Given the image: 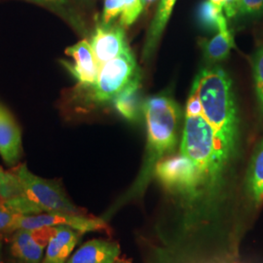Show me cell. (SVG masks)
Listing matches in <instances>:
<instances>
[{"label": "cell", "mask_w": 263, "mask_h": 263, "mask_svg": "<svg viewBox=\"0 0 263 263\" xmlns=\"http://www.w3.org/2000/svg\"><path fill=\"white\" fill-rule=\"evenodd\" d=\"M202 104L203 116L217 140L234 158L239 139V118L232 81L220 67H207L199 72L192 89Z\"/></svg>", "instance_id": "6da1fadb"}, {"label": "cell", "mask_w": 263, "mask_h": 263, "mask_svg": "<svg viewBox=\"0 0 263 263\" xmlns=\"http://www.w3.org/2000/svg\"><path fill=\"white\" fill-rule=\"evenodd\" d=\"M147 127V145L140 176L129 196L140 194L146 186L158 162L173 153L179 142L181 109L168 95L153 96L142 104Z\"/></svg>", "instance_id": "7a4b0ae2"}, {"label": "cell", "mask_w": 263, "mask_h": 263, "mask_svg": "<svg viewBox=\"0 0 263 263\" xmlns=\"http://www.w3.org/2000/svg\"><path fill=\"white\" fill-rule=\"evenodd\" d=\"M180 149V153L197 169L202 198L214 196L233 158L217 140L212 126L203 115L185 116Z\"/></svg>", "instance_id": "3957f363"}, {"label": "cell", "mask_w": 263, "mask_h": 263, "mask_svg": "<svg viewBox=\"0 0 263 263\" xmlns=\"http://www.w3.org/2000/svg\"><path fill=\"white\" fill-rule=\"evenodd\" d=\"M154 174L165 187L187 203H196L202 199L199 173L183 154L163 158L156 165Z\"/></svg>", "instance_id": "277c9868"}, {"label": "cell", "mask_w": 263, "mask_h": 263, "mask_svg": "<svg viewBox=\"0 0 263 263\" xmlns=\"http://www.w3.org/2000/svg\"><path fill=\"white\" fill-rule=\"evenodd\" d=\"M24 194L42 213L64 212L79 214V210L66 196V192L53 180L42 179L31 173L26 164L16 170Z\"/></svg>", "instance_id": "5b68a950"}, {"label": "cell", "mask_w": 263, "mask_h": 263, "mask_svg": "<svg viewBox=\"0 0 263 263\" xmlns=\"http://www.w3.org/2000/svg\"><path fill=\"white\" fill-rule=\"evenodd\" d=\"M139 78H141V73L129 49L100 67L97 82L93 87V100L98 103L113 101L127 86Z\"/></svg>", "instance_id": "8992f818"}, {"label": "cell", "mask_w": 263, "mask_h": 263, "mask_svg": "<svg viewBox=\"0 0 263 263\" xmlns=\"http://www.w3.org/2000/svg\"><path fill=\"white\" fill-rule=\"evenodd\" d=\"M56 226H67L79 233H87L105 229L106 223L102 218L88 217L74 213L51 212L20 216L14 226V231L18 229H37Z\"/></svg>", "instance_id": "52a82bcc"}, {"label": "cell", "mask_w": 263, "mask_h": 263, "mask_svg": "<svg viewBox=\"0 0 263 263\" xmlns=\"http://www.w3.org/2000/svg\"><path fill=\"white\" fill-rule=\"evenodd\" d=\"M11 239V254L19 263H41L53 227L18 229Z\"/></svg>", "instance_id": "ba28073f"}, {"label": "cell", "mask_w": 263, "mask_h": 263, "mask_svg": "<svg viewBox=\"0 0 263 263\" xmlns=\"http://www.w3.org/2000/svg\"><path fill=\"white\" fill-rule=\"evenodd\" d=\"M89 42L100 67L130 49L121 25L102 23L97 26Z\"/></svg>", "instance_id": "9c48e42d"}, {"label": "cell", "mask_w": 263, "mask_h": 263, "mask_svg": "<svg viewBox=\"0 0 263 263\" xmlns=\"http://www.w3.org/2000/svg\"><path fill=\"white\" fill-rule=\"evenodd\" d=\"M66 54L72 62L62 61V64L83 87L93 88L97 82L100 66L88 40H81L67 48Z\"/></svg>", "instance_id": "30bf717a"}, {"label": "cell", "mask_w": 263, "mask_h": 263, "mask_svg": "<svg viewBox=\"0 0 263 263\" xmlns=\"http://www.w3.org/2000/svg\"><path fill=\"white\" fill-rule=\"evenodd\" d=\"M22 134L12 114L0 104V156L14 166L22 155Z\"/></svg>", "instance_id": "8fae6325"}, {"label": "cell", "mask_w": 263, "mask_h": 263, "mask_svg": "<svg viewBox=\"0 0 263 263\" xmlns=\"http://www.w3.org/2000/svg\"><path fill=\"white\" fill-rule=\"evenodd\" d=\"M79 232L67 226L53 227L41 263H66L79 241Z\"/></svg>", "instance_id": "7c38bea8"}, {"label": "cell", "mask_w": 263, "mask_h": 263, "mask_svg": "<svg viewBox=\"0 0 263 263\" xmlns=\"http://www.w3.org/2000/svg\"><path fill=\"white\" fill-rule=\"evenodd\" d=\"M120 254L116 242L95 239L82 245L66 263H113Z\"/></svg>", "instance_id": "4fadbf2b"}, {"label": "cell", "mask_w": 263, "mask_h": 263, "mask_svg": "<svg viewBox=\"0 0 263 263\" xmlns=\"http://www.w3.org/2000/svg\"><path fill=\"white\" fill-rule=\"evenodd\" d=\"M246 191L254 206L263 204V140L251 158L246 176Z\"/></svg>", "instance_id": "5bb4252c"}, {"label": "cell", "mask_w": 263, "mask_h": 263, "mask_svg": "<svg viewBox=\"0 0 263 263\" xmlns=\"http://www.w3.org/2000/svg\"><path fill=\"white\" fill-rule=\"evenodd\" d=\"M177 0H161L156 15L151 23L143 48V59L148 60L154 53L160 37L167 26Z\"/></svg>", "instance_id": "9a60e30c"}, {"label": "cell", "mask_w": 263, "mask_h": 263, "mask_svg": "<svg viewBox=\"0 0 263 263\" xmlns=\"http://www.w3.org/2000/svg\"><path fill=\"white\" fill-rule=\"evenodd\" d=\"M204 56L211 63H216L226 59L230 50L234 47V40L227 28L226 19L222 20L218 27V33L215 37L202 43Z\"/></svg>", "instance_id": "2e32d148"}, {"label": "cell", "mask_w": 263, "mask_h": 263, "mask_svg": "<svg viewBox=\"0 0 263 263\" xmlns=\"http://www.w3.org/2000/svg\"><path fill=\"white\" fill-rule=\"evenodd\" d=\"M140 88L141 78L135 80L129 86H127L113 100V104L116 110L129 121L137 120L141 112Z\"/></svg>", "instance_id": "e0dca14e"}, {"label": "cell", "mask_w": 263, "mask_h": 263, "mask_svg": "<svg viewBox=\"0 0 263 263\" xmlns=\"http://www.w3.org/2000/svg\"><path fill=\"white\" fill-rule=\"evenodd\" d=\"M223 10L215 5L211 0L202 1L198 5L196 19L198 24L208 30H218L219 24L226 17Z\"/></svg>", "instance_id": "ac0fdd59"}, {"label": "cell", "mask_w": 263, "mask_h": 263, "mask_svg": "<svg viewBox=\"0 0 263 263\" xmlns=\"http://www.w3.org/2000/svg\"><path fill=\"white\" fill-rule=\"evenodd\" d=\"M253 72L255 92L259 107L263 113V46L259 48L253 57Z\"/></svg>", "instance_id": "d6986e66"}, {"label": "cell", "mask_w": 263, "mask_h": 263, "mask_svg": "<svg viewBox=\"0 0 263 263\" xmlns=\"http://www.w3.org/2000/svg\"><path fill=\"white\" fill-rule=\"evenodd\" d=\"M143 9L141 0H124L122 13L120 15V25L127 28L133 25Z\"/></svg>", "instance_id": "ffe728a7"}, {"label": "cell", "mask_w": 263, "mask_h": 263, "mask_svg": "<svg viewBox=\"0 0 263 263\" xmlns=\"http://www.w3.org/2000/svg\"><path fill=\"white\" fill-rule=\"evenodd\" d=\"M124 0H104V13L102 23L108 25L122 13Z\"/></svg>", "instance_id": "44dd1931"}, {"label": "cell", "mask_w": 263, "mask_h": 263, "mask_svg": "<svg viewBox=\"0 0 263 263\" xmlns=\"http://www.w3.org/2000/svg\"><path fill=\"white\" fill-rule=\"evenodd\" d=\"M20 215L0 203V233L14 231V226Z\"/></svg>", "instance_id": "7402d4cb"}, {"label": "cell", "mask_w": 263, "mask_h": 263, "mask_svg": "<svg viewBox=\"0 0 263 263\" xmlns=\"http://www.w3.org/2000/svg\"><path fill=\"white\" fill-rule=\"evenodd\" d=\"M238 12L242 15H259L263 13V0H239Z\"/></svg>", "instance_id": "603a6c76"}, {"label": "cell", "mask_w": 263, "mask_h": 263, "mask_svg": "<svg viewBox=\"0 0 263 263\" xmlns=\"http://www.w3.org/2000/svg\"><path fill=\"white\" fill-rule=\"evenodd\" d=\"M197 115H203V108L197 94L193 90H191V93L188 98L187 104H186L185 116H197Z\"/></svg>", "instance_id": "cb8c5ba5"}, {"label": "cell", "mask_w": 263, "mask_h": 263, "mask_svg": "<svg viewBox=\"0 0 263 263\" xmlns=\"http://www.w3.org/2000/svg\"><path fill=\"white\" fill-rule=\"evenodd\" d=\"M29 1L36 2V3H49V4H53V5L64 3V0H29Z\"/></svg>", "instance_id": "d4e9b609"}, {"label": "cell", "mask_w": 263, "mask_h": 263, "mask_svg": "<svg viewBox=\"0 0 263 263\" xmlns=\"http://www.w3.org/2000/svg\"><path fill=\"white\" fill-rule=\"evenodd\" d=\"M5 173L6 172L0 167V203H1V185H2V181H3V179H4Z\"/></svg>", "instance_id": "484cf974"}, {"label": "cell", "mask_w": 263, "mask_h": 263, "mask_svg": "<svg viewBox=\"0 0 263 263\" xmlns=\"http://www.w3.org/2000/svg\"><path fill=\"white\" fill-rule=\"evenodd\" d=\"M215 5H216L217 7L221 8L223 10V4H224V0H211Z\"/></svg>", "instance_id": "4316f807"}, {"label": "cell", "mask_w": 263, "mask_h": 263, "mask_svg": "<svg viewBox=\"0 0 263 263\" xmlns=\"http://www.w3.org/2000/svg\"><path fill=\"white\" fill-rule=\"evenodd\" d=\"M0 263H3V244L0 240Z\"/></svg>", "instance_id": "83f0119b"}, {"label": "cell", "mask_w": 263, "mask_h": 263, "mask_svg": "<svg viewBox=\"0 0 263 263\" xmlns=\"http://www.w3.org/2000/svg\"><path fill=\"white\" fill-rule=\"evenodd\" d=\"M155 0H141V2H142V4H143V6L144 5H148V4H151V3H153Z\"/></svg>", "instance_id": "f1b7e54d"}, {"label": "cell", "mask_w": 263, "mask_h": 263, "mask_svg": "<svg viewBox=\"0 0 263 263\" xmlns=\"http://www.w3.org/2000/svg\"><path fill=\"white\" fill-rule=\"evenodd\" d=\"M113 263H131V262H129V261H127V260H125V259H118V258H117V259H116V260H115V261H114V262Z\"/></svg>", "instance_id": "f546056e"}]
</instances>
